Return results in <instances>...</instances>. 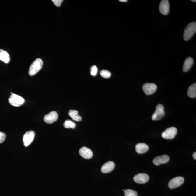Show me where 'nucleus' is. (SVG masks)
I'll return each instance as SVG.
<instances>
[{"instance_id": "nucleus-1", "label": "nucleus", "mask_w": 196, "mask_h": 196, "mask_svg": "<svg viewBox=\"0 0 196 196\" xmlns=\"http://www.w3.org/2000/svg\"><path fill=\"white\" fill-rule=\"evenodd\" d=\"M196 32V22L190 23L186 27L184 30V40L187 41L191 39Z\"/></svg>"}, {"instance_id": "nucleus-2", "label": "nucleus", "mask_w": 196, "mask_h": 196, "mask_svg": "<svg viewBox=\"0 0 196 196\" xmlns=\"http://www.w3.org/2000/svg\"><path fill=\"white\" fill-rule=\"evenodd\" d=\"M43 65V61L40 58L36 59L30 67L29 74L33 76L40 71Z\"/></svg>"}, {"instance_id": "nucleus-3", "label": "nucleus", "mask_w": 196, "mask_h": 196, "mask_svg": "<svg viewBox=\"0 0 196 196\" xmlns=\"http://www.w3.org/2000/svg\"><path fill=\"white\" fill-rule=\"evenodd\" d=\"M10 104L12 106L18 107L21 106L25 102V100L20 96L14 93L11 94L9 99Z\"/></svg>"}, {"instance_id": "nucleus-4", "label": "nucleus", "mask_w": 196, "mask_h": 196, "mask_svg": "<svg viewBox=\"0 0 196 196\" xmlns=\"http://www.w3.org/2000/svg\"><path fill=\"white\" fill-rule=\"evenodd\" d=\"M164 107L163 105L158 104L156 107L155 112L152 114V119L153 120H158L163 118L165 115Z\"/></svg>"}, {"instance_id": "nucleus-5", "label": "nucleus", "mask_w": 196, "mask_h": 196, "mask_svg": "<svg viewBox=\"0 0 196 196\" xmlns=\"http://www.w3.org/2000/svg\"><path fill=\"white\" fill-rule=\"evenodd\" d=\"M177 133V130L176 127H170L162 133V137L165 139H173L176 137Z\"/></svg>"}, {"instance_id": "nucleus-6", "label": "nucleus", "mask_w": 196, "mask_h": 196, "mask_svg": "<svg viewBox=\"0 0 196 196\" xmlns=\"http://www.w3.org/2000/svg\"><path fill=\"white\" fill-rule=\"evenodd\" d=\"M184 178L181 176L177 177L171 180L169 183V187L174 189L181 185L184 182Z\"/></svg>"}, {"instance_id": "nucleus-7", "label": "nucleus", "mask_w": 196, "mask_h": 196, "mask_svg": "<svg viewBox=\"0 0 196 196\" xmlns=\"http://www.w3.org/2000/svg\"><path fill=\"white\" fill-rule=\"evenodd\" d=\"M35 136V132L33 131H27L23 137V142L24 146L27 147L31 144Z\"/></svg>"}, {"instance_id": "nucleus-8", "label": "nucleus", "mask_w": 196, "mask_h": 196, "mask_svg": "<svg viewBox=\"0 0 196 196\" xmlns=\"http://www.w3.org/2000/svg\"><path fill=\"white\" fill-rule=\"evenodd\" d=\"M157 86L154 83H146L142 86V89L146 95H150L155 93L157 89Z\"/></svg>"}, {"instance_id": "nucleus-9", "label": "nucleus", "mask_w": 196, "mask_h": 196, "mask_svg": "<svg viewBox=\"0 0 196 196\" xmlns=\"http://www.w3.org/2000/svg\"><path fill=\"white\" fill-rule=\"evenodd\" d=\"M58 117V114L56 111H52L44 117V121L47 124H52L56 121Z\"/></svg>"}, {"instance_id": "nucleus-10", "label": "nucleus", "mask_w": 196, "mask_h": 196, "mask_svg": "<svg viewBox=\"0 0 196 196\" xmlns=\"http://www.w3.org/2000/svg\"><path fill=\"white\" fill-rule=\"evenodd\" d=\"M149 179L148 175L145 173H140L135 175L133 178L134 180L137 183L143 184L148 182Z\"/></svg>"}, {"instance_id": "nucleus-11", "label": "nucleus", "mask_w": 196, "mask_h": 196, "mask_svg": "<svg viewBox=\"0 0 196 196\" xmlns=\"http://www.w3.org/2000/svg\"><path fill=\"white\" fill-rule=\"evenodd\" d=\"M170 9V5L168 0H163L160 3L159 5L160 12L162 14L167 15L169 14Z\"/></svg>"}, {"instance_id": "nucleus-12", "label": "nucleus", "mask_w": 196, "mask_h": 196, "mask_svg": "<svg viewBox=\"0 0 196 196\" xmlns=\"http://www.w3.org/2000/svg\"><path fill=\"white\" fill-rule=\"evenodd\" d=\"M79 154L85 159H89L93 157V153L90 149L86 147H83L79 150Z\"/></svg>"}, {"instance_id": "nucleus-13", "label": "nucleus", "mask_w": 196, "mask_h": 196, "mask_svg": "<svg viewBox=\"0 0 196 196\" xmlns=\"http://www.w3.org/2000/svg\"><path fill=\"white\" fill-rule=\"evenodd\" d=\"M170 158L168 156L163 155L158 156L154 158L153 163L156 165H159L162 164H165L169 161Z\"/></svg>"}, {"instance_id": "nucleus-14", "label": "nucleus", "mask_w": 196, "mask_h": 196, "mask_svg": "<svg viewBox=\"0 0 196 196\" xmlns=\"http://www.w3.org/2000/svg\"><path fill=\"white\" fill-rule=\"evenodd\" d=\"M115 166L114 162L109 161L103 165L101 168V172L103 173H108L112 171Z\"/></svg>"}, {"instance_id": "nucleus-15", "label": "nucleus", "mask_w": 196, "mask_h": 196, "mask_svg": "<svg viewBox=\"0 0 196 196\" xmlns=\"http://www.w3.org/2000/svg\"><path fill=\"white\" fill-rule=\"evenodd\" d=\"M149 146L145 143H139L135 146V150L138 154L145 153L149 150Z\"/></svg>"}, {"instance_id": "nucleus-16", "label": "nucleus", "mask_w": 196, "mask_h": 196, "mask_svg": "<svg viewBox=\"0 0 196 196\" xmlns=\"http://www.w3.org/2000/svg\"><path fill=\"white\" fill-rule=\"evenodd\" d=\"M194 63V59L191 57L186 58L183 66V71L184 72H187L189 70Z\"/></svg>"}, {"instance_id": "nucleus-17", "label": "nucleus", "mask_w": 196, "mask_h": 196, "mask_svg": "<svg viewBox=\"0 0 196 196\" xmlns=\"http://www.w3.org/2000/svg\"><path fill=\"white\" fill-rule=\"evenodd\" d=\"M0 60L5 63H8L10 61V56L5 50L0 49Z\"/></svg>"}, {"instance_id": "nucleus-18", "label": "nucleus", "mask_w": 196, "mask_h": 196, "mask_svg": "<svg viewBox=\"0 0 196 196\" xmlns=\"http://www.w3.org/2000/svg\"><path fill=\"white\" fill-rule=\"evenodd\" d=\"M69 115L73 120L76 121H80L82 120V117L78 114V111L75 110H70L69 112Z\"/></svg>"}, {"instance_id": "nucleus-19", "label": "nucleus", "mask_w": 196, "mask_h": 196, "mask_svg": "<svg viewBox=\"0 0 196 196\" xmlns=\"http://www.w3.org/2000/svg\"><path fill=\"white\" fill-rule=\"evenodd\" d=\"M188 96L192 98L196 97V84L194 83L190 86L187 91Z\"/></svg>"}, {"instance_id": "nucleus-20", "label": "nucleus", "mask_w": 196, "mask_h": 196, "mask_svg": "<svg viewBox=\"0 0 196 196\" xmlns=\"http://www.w3.org/2000/svg\"><path fill=\"white\" fill-rule=\"evenodd\" d=\"M64 126L65 128H72V129H74L76 127V124L75 122H73L72 121L68 120H66L64 123Z\"/></svg>"}, {"instance_id": "nucleus-21", "label": "nucleus", "mask_w": 196, "mask_h": 196, "mask_svg": "<svg viewBox=\"0 0 196 196\" xmlns=\"http://www.w3.org/2000/svg\"><path fill=\"white\" fill-rule=\"evenodd\" d=\"M125 196H137L138 193L136 191L131 189H127L124 191Z\"/></svg>"}, {"instance_id": "nucleus-22", "label": "nucleus", "mask_w": 196, "mask_h": 196, "mask_svg": "<svg viewBox=\"0 0 196 196\" xmlns=\"http://www.w3.org/2000/svg\"><path fill=\"white\" fill-rule=\"evenodd\" d=\"M101 76L105 78H108L111 76V73L110 71L106 70H103L100 72Z\"/></svg>"}, {"instance_id": "nucleus-23", "label": "nucleus", "mask_w": 196, "mask_h": 196, "mask_svg": "<svg viewBox=\"0 0 196 196\" xmlns=\"http://www.w3.org/2000/svg\"><path fill=\"white\" fill-rule=\"evenodd\" d=\"M98 69L96 66L93 65L90 68V74L92 76H95L97 75Z\"/></svg>"}, {"instance_id": "nucleus-24", "label": "nucleus", "mask_w": 196, "mask_h": 196, "mask_svg": "<svg viewBox=\"0 0 196 196\" xmlns=\"http://www.w3.org/2000/svg\"><path fill=\"white\" fill-rule=\"evenodd\" d=\"M6 138V135L4 133L0 131V144L3 143Z\"/></svg>"}, {"instance_id": "nucleus-25", "label": "nucleus", "mask_w": 196, "mask_h": 196, "mask_svg": "<svg viewBox=\"0 0 196 196\" xmlns=\"http://www.w3.org/2000/svg\"><path fill=\"white\" fill-rule=\"evenodd\" d=\"M52 1L53 2L54 4L56 6L59 7L61 5V3L63 2V0H52Z\"/></svg>"}, {"instance_id": "nucleus-26", "label": "nucleus", "mask_w": 196, "mask_h": 196, "mask_svg": "<svg viewBox=\"0 0 196 196\" xmlns=\"http://www.w3.org/2000/svg\"><path fill=\"white\" fill-rule=\"evenodd\" d=\"M193 157L195 159H196V152H194L193 154Z\"/></svg>"}, {"instance_id": "nucleus-27", "label": "nucleus", "mask_w": 196, "mask_h": 196, "mask_svg": "<svg viewBox=\"0 0 196 196\" xmlns=\"http://www.w3.org/2000/svg\"><path fill=\"white\" fill-rule=\"evenodd\" d=\"M119 1L121 2H127L128 1L127 0H120Z\"/></svg>"}, {"instance_id": "nucleus-28", "label": "nucleus", "mask_w": 196, "mask_h": 196, "mask_svg": "<svg viewBox=\"0 0 196 196\" xmlns=\"http://www.w3.org/2000/svg\"><path fill=\"white\" fill-rule=\"evenodd\" d=\"M193 1V2H196V1H195H195H194V0H192V1Z\"/></svg>"}, {"instance_id": "nucleus-29", "label": "nucleus", "mask_w": 196, "mask_h": 196, "mask_svg": "<svg viewBox=\"0 0 196 196\" xmlns=\"http://www.w3.org/2000/svg\"><path fill=\"white\" fill-rule=\"evenodd\" d=\"M123 191H125V190H124V189H123Z\"/></svg>"}]
</instances>
